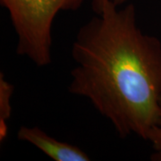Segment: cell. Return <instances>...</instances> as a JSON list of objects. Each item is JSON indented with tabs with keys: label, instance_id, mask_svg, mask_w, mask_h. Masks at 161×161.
I'll return each mask as SVG.
<instances>
[{
	"label": "cell",
	"instance_id": "cell-1",
	"mask_svg": "<svg viewBox=\"0 0 161 161\" xmlns=\"http://www.w3.org/2000/svg\"><path fill=\"white\" fill-rule=\"evenodd\" d=\"M71 94L88 99L121 138L148 141L161 116V41L144 33L133 4L108 1L77 31Z\"/></svg>",
	"mask_w": 161,
	"mask_h": 161
},
{
	"label": "cell",
	"instance_id": "cell-2",
	"mask_svg": "<svg viewBox=\"0 0 161 161\" xmlns=\"http://www.w3.org/2000/svg\"><path fill=\"white\" fill-rule=\"evenodd\" d=\"M84 0H0L17 37L16 53L35 65L51 64L52 27L59 12L76 11Z\"/></svg>",
	"mask_w": 161,
	"mask_h": 161
},
{
	"label": "cell",
	"instance_id": "cell-3",
	"mask_svg": "<svg viewBox=\"0 0 161 161\" xmlns=\"http://www.w3.org/2000/svg\"><path fill=\"white\" fill-rule=\"evenodd\" d=\"M17 139L33 145L55 161L91 160L90 156L78 146L53 138L38 126H21Z\"/></svg>",
	"mask_w": 161,
	"mask_h": 161
},
{
	"label": "cell",
	"instance_id": "cell-4",
	"mask_svg": "<svg viewBox=\"0 0 161 161\" xmlns=\"http://www.w3.org/2000/svg\"><path fill=\"white\" fill-rule=\"evenodd\" d=\"M14 86L6 80L3 72L0 73V142L6 141L8 135L7 122L12 115V97Z\"/></svg>",
	"mask_w": 161,
	"mask_h": 161
},
{
	"label": "cell",
	"instance_id": "cell-5",
	"mask_svg": "<svg viewBox=\"0 0 161 161\" xmlns=\"http://www.w3.org/2000/svg\"><path fill=\"white\" fill-rule=\"evenodd\" d=\"M161 108V98L159 101ZM152 148V154L150 155V160L161 161V116L157 126L151 131L148 138Z\"/></svg>",
	"mask_w": 161,
	"mask_h": 161
},
{
	"label": "cell",
	"instance_id": "cell-6",
	"mask_svg": "<svg viewBox=\"0 0 161 161\" xmlns=\"http://www.w3.org/2000/svg\"><path fill=\"white\" fill-rule=\"evenodd\" d=\"M108 1L113 2L116 6H124L127 2V0H92V6L93 11L95 12V14H98L101 11L104 4Z\"/></svg>",
	"mask_w": 161,
	"mask_h": 161
}]
</instances>
